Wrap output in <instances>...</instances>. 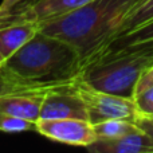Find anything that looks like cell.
I'll list each match as a JSON object with an SVG mask.
<instances>
[{
  "mask_svg": "<svg viewBox=\"0 0 153 153\" xmlns=\"http://www.w3.org/2000/svg\"><path fill=\"white\" fill-rule=\"evenodd\" d=\"M140 0H93L66 15L40 22L39 31L74 46L82 67L117 34L129 11Z\"/></svg>",
  "mask_w": 153,
  "mask_h": 153,
  "instance_id": "1",
  "label": "cell"
},
{
  "mask_svg": "<svg viewBox=\"0 0 153 153\" xmlns=\"http://www.w3.org/2000/svg\"><path fill=\"white\" fill-rule=\"evenodd\" d=\"M4 67L27 81L54 83L76 79L82 62L74 46L38 31L5 61Z\"/></svg>",
  "mask_w": 153,
  "mask_h": 153,
  "instance_id": "2",
  "label": "cell"
},
{
  "mask_svg": "<svg viewBox=\"0 0 153 153\" xmlns=\"http://www.w3.org/2000/svg\"><path fill=\"white\" fill-rule=\"evenodd\" d=\"M152 63L153 45L105 51L82 67L78 79L95 90L134 100L138 76Z\"/></svg>",
  "mask_w": 153,
  "mask_h": 153,
  "instance_id": "3",
  "label": "cell"
},
{
  "mask_svg": "<svg viewBox=\"0 0 153 153\" xmlns=\"http://www.w3.org/2000/svg\"><path fill=\"white\" fill-rule=\"evenodd\" d=\"M76 87L79 95L86 105L87 120L93 125L114 118L133 121L136 113L138 111L133 98L95 90L85 85L78 78H76Z\"/></svg>",
  "mask_w": 153,
  "mask_h": 153,
  "instance_id": "4",
  "label": "cell"
},
{
  "mask_svg": "<svg viewBox=\"0 0 153 153\" xmlns=\"http://www.w3.org/2000/svg\"><path fill=\"white\" fill-rule=\"evenodd\" d=\"M59 118L87 120L86 105L78 93L76 79L51 87L45 95L39 120Z\"/></svg>",
  "mask_w": 153,
  "mask_h": 153,
  "instance_id": "5",
  "label": "cell"
},
{
  "mask_svg": "<svg viewBox=\"0 0 153 153\" xmlns=\"http://www.w3.org/2000/svg\"><path fill=\"white\" fill-rule=\"evenodd\" d=\"M34 129L53 141L74 146L87 148L97 140L93 124L81 118L38 120Z\"/></svg>",
  "mask_w": 153,
  "mask_h": 153,
  "instance_id": "6",
  "label": "cell"
},
{
  "mask_svg": "<svg viewBox=\"0 0 153 153\" xmlns=\"http://www.w3.org/2000/svg\"><path fill=\"white\" fill-rule=\"evenodd\" d=\"M54 86L56 85L1 95L0 97V111L36 122L39 120L40 109H42L46 93Z\"/></svg>",
  "mask_w": 153,
  "mask_h": 153,
  "instance_id": "7",
  "label": "cell"
},
{
  "mask_svg": "<svg viewBox=\"0 0 153 153\" xmlns=\"http://www.w3.org/2000/svg\"><path fill=\"white\" fill-rule=\"evenodd\" d=\"M87 149L97 153H153V141L145 132L137 129L118 138H97Z\"/></svg>",
  "mask_w": 153,
  "mask_h": 153,
  "instance_id": "8",
  "label": "cell"
},
{
  "mask_svg": "<svg viewBox=\"0 0 153 153\" xmlns=\"http://www.w3.org/2000/svg\"><path fill=\"white\" fill-rule=\"evenodd\" d=\"M39 31L38 23H19L0 26V51L5 58L12 56Z\"/></svg>",
  "mask_w": 153,
  "mask_h": 153,
  "instance_id": "9",
  "label": "cell"
},
{
  "mask_svg": "<svg viewBox=\"0 0 153 153\" xmlns=\"http://www.w3.org/2000/svg\"><path fill=\"white\" fill-rule=\"evenodd\" d=\"M141 45H153V20L148 22V23L143 24V26L137 27V28H134V30H132V31L126 32V34L120 35V36L111 39L98 54L105 53V51L129 48V47H134V46H141ZM97 55H94V56H97ZM94 56H93V58H94Z\"/></svg>",
  "mask_w": 153,
  "mask_h": 153,
  "instance_id": "10",
  "label": "cell"
},
{
  "mask_svg": "<svg viewBox=\"0 0 153 153\" xmlns=\"http://www.w3.org/2000/svg\"><path fill=\"white\" fill-rule=\"evenodd\" d=\"M58 83H63V82L43 83V82L27 81V79H23L20 76L15 75L13 73H11L4 66L0 67V97L5 94L18 93V91H26V90H34V89H40V87L53 86V85H58Z\"/></svg>",
  "mask_w": 153,
  "mask_h": 153,
  "instance_id": "11",
  "label": "cell"
},
{
  "mask_svg": "<svg viewBox=\"0 0 153 153\" xmlns=\"http://www.w3.org/2000/svg\"><path fill=\"white\" fill-rule=\"evenodd\" d=\"M151 20H153V0H140L129 11V13L122 22L118 34L114 38L126 34V32L132 31V30L137 28V27L143 26Z\"/></svg>",
  "mask_w": 153,
  "mask_h": 153,
  "instance_id": "12",
  "label": "cell"
},
{
  "mask_svg": "<svg viewBox=\"0 0 153 153\" xmlns=\"http://www.w3.org/2000/svg\"><path fill=\"white\" fill-rule=\"evenodd\" d=\"M93 128H94L97 138H105V140L118 138V137H121V136H125V134H128V133H132L138 129L133 121L121 120V118L106 120V121L94 124Z\"/></svg>",
  "mask_w": 153,
  "mask_h": 153,
  "instance_id": "13",
  "label": "cell"
},
{
  "mask_svg": "<svg viewBox=\"0 0 153 153\" xmlns=\"http://www.w3.org/2000/svg\"><path fill=\"white\" fill-rule=\"evenodd\" d=\"M35 128V122L28 120L20 118V117L12 116V114L0 111V130L5 133H20Z\"/></svg>",
  "mask_w": 153,
  "mask_h": 153,
  "instance_id": "14",
  "label": "cell"
},
{
  "mask_svg": "<svg viewBox=\"0 0 153 153\" xmlns=\"http://www.w3.org/2000/svg\"><path fill=\"white\" fill-rule=\"evenodd\" d=\"M151 87H153V63L149 65L146 69H144L138 76V81L134 87V97L144 93L145 90L151 89Z\"/></svg>",
  "mask_w": 153,
  "mask_h": 153,
  "instance_id": "15",
  "label": "cell"
},
{
  "mask_svg": "<svg viewBox=\"0 0 153 153\" xmlns=\"http://www.w3.org/2000/svg\"><path fill=\"white\" fill-rule=\"evenodd\" d=\"M134 102L137 105L138 111L141 113H153V87L145 90L144 93L136 95L134 97Z\"/></svg>",
  "mask_w": 153,
  "mask_h": 153,
  "instance_id": "16",
  "label": "cell"
},
{
  "mask_svg": "<svg viewBox=\"0 0 153 153\" xmlns=\"http://www.w3.org/2000/svg\"><path fill=\"white\" fill-rule=\"evenodd\" d=\"M133 122H134V125L138 129L145 132L153 141V114L137 111L134 118H133Z\"/></svg>",
  "mask_w": 153,
  "mask_h": 153,
  "instance_id": "17",
  "label": "cell"
},
{
  "mask_svg": "<svg viewBox=\"0 0 153 153\" xmlns=\"http://www.w3.org/2000/svg\"><path fill=\"white\" fill-rule=\"evenodd\" d=\"M23 1V0H3L1 3H0V15H4V13L10 12L12 8H15L18 4H20V3Z\"/></svg>",
  "mask_w": 153,
  "mask_h": 153,
  "instance_id": "18",
  "label": "cell"
},
{
  "mask_svg": "<svg viewBox=\"0 0 153 153\" xmlns=\"http://www.w3.org/2000/svg\"><path fill=\"white\" fill-rule=\"evenodd\" d=\"M5 61H7V58H5V56L3 55V53H1V51H0V67H3V66H4Z\"/></svg>",
  "mask_w": 153,
  "mask_h": 153,
  "instance_id": "19",
  "label": "cell"
},
{
  "mask_svg": "<svg viewBox=\"0 0 153 153\" xmlns=\"http://www.w3.org/2000/svg\"><path fill=\"white\" fill-rule=\"evenodd\" d=\"M35 1H38V0H23V4H31V3H35Z\"/></svg>",
  "mask_w": 153,
  "mask_h": 153,
  "instance_id": "20",
  "label": "cell"
},
{
  "mask_svg": "<svg viewBox=\"0 0 153 153\" xmlns=\"http://www.w3.org/2000/svg\"><path fill=\"white\" fill-rule=\"evenodd\" d=\"M152 114H153V113H152Z\"/></svg>",
  "mask_w": 153,
  "mask_h": 153,
  "instance_id": "21",
  "label": "cell"
}]
</instances>
